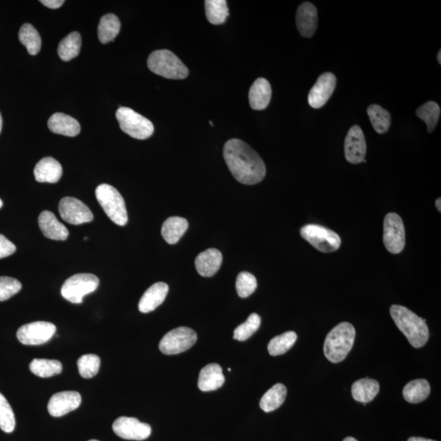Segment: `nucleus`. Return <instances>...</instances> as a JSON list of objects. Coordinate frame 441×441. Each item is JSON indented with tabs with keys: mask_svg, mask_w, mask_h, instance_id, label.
Listing matches in <instances>:
<instances>
[{
	"mask_svg": "<svg viewBox=\"0 0 441 441\" xmlns=\"http://www.w3.org/2000/svg\"><path fill=\"white\" fill-rule=\"evenodd\" d=\"M114 433L120 438L129 440H144L149 438L151 428L135 417H119L114 422Z\"/></svg>",
	"mask_w": 441,
	"mask_h": 441,
	"instance_id": "ddd939ff",
	"label": "nucleus"
},
{
	"mask_svg": "<svg viewBox=\"0 0 441 441\" xmlns=\"http://www.w3.org/2000/svg\"><path fill=\"white\" fill-rule=\"evenodd\" d=\"M379 390L380 386L377 380L363 378L353 383L351 394L355 401L367 403L374 400Z\"/></svg>",
	"mask_w": 441,
	"mask_h": 441,
	"instance_id": "a878e982",
	"label": "nucleus"
},
{
	"mask_svg": "<svg viewBox=\"0 0 441 441\" xmlns=\"http://www.w3.org/2000/svg\"><path fill=\"white\" fill-rule=\"evenodd\" d=\"M287 396V388L284 384L277 383L264 394L260 401V408L264 412L275 411L284 403Z\"/></svg>",
	"mask_w": 441,
	"mask_h": 441,
	"instance_id": "bb28decb",
	"label": "nucleus"
},
{
	"mask_svg": "<svg viewBox=\"0 0 441 441\" xmlns=\"http://www.w3.org/2000/svg\"><path fill=\"white\" fill-rule=\"evenodd\" d=\"M356 329L351 324L342 322L328 333L324 341V353L332 363H340L352 349Z\"/></svg>",
	"mask_w": 441,
	"mask_h": 441,
	"instance_id": "7ed1b4c3",
	"label": "nucleus"
},
{
	"mask_svg": "<svg viewBox=\"0 0 441 441\" xmlns=\"http://www.w3.org/2000/svg\"><path fill=\"white\" fill-rule=\"evenodd\" d=\"M438 60L440 64H441V51H439L438 55Z\"/></svg>",
	"mask_w": 441,
	"mask_h": 441,
	"instance_id": "09e8293b",
	"label": "nucleus"
},
{
	"mask_svg": "<svg viewBox=\"0 0 441 441\" xmlns=\"http://www.w3.org/2000/svg\"><path fill=\"white\" fill-rule=\"evenodd\" d=\"M224 156L231 173L240 183L258 184L266 176V165L262 158L240 139H231L226 142Z\"/></svg>",
	"mask_w": 441,
	"mask_h": 441,
	"instance_id": "f257e3e1",
	"label": "nucleus"
},
{
	"mask_svg": "<svg viewBox=\"0 0 441 441\" xmlns=\"http://www.w3.org/2000/svg\"><path fill=\"white\" fill-rule=\"evenodd\" d=\"M194 263L199 275L212 277L221 267L222 254L217 249H208L198 255Z\"/></svg>",
	"mask_w": 441,
	"mask_h": 441,
	"instance_id": "5701e85b",
	"label": "nucleus"
},
{
	"mask_svg": "<svg viewBox=\"0 0 441 441\" xmlns=\"http://www.w3.org/2000/svg\"><path fill=\"white\" fill-rule=\"evenodd\" d=\"M120 22L114 14H106L101 18L99 26V39L101 44L113 41L120 31Z\"/></svg>",
	"mask_w": 441,
	"mask_h": 441,
	"instance_id": "c85d7f7f",
	"label": "nucleus"
},
{
	"mask_svg": "<svg viewBox=\"0 0 441 441\" xmlns=\"http://www.w3.org/2000/svg\"><path fill=\"white\" fill-rule=\"evenodd\" d=\"M408 441H436L434 440L426 439L422 438H410Z\"/></svg>",
	"mask_w": 441,
	"mask_h": 441,
	"instance_id": "c03bdc74",
	"label": "nucleus"
},
{
	"mask_svg": "<svg viewBox=\"0 0 441 441\" xmlns=\"http://www.w3.org/2000/svg\"><path fill=\"white\" fill-rule=\"evenodd\" d=\"M272 86L266 78H259L255 81L249 92L250 106L255 110H263L267 108L272 99Z\"/></svg>",
	"mask_w": 441,
	"mask_h": 441,
	"instance_id": "412c9836",
	"label": "nucleus"
},
{
	"mask_svg": "<svg viewBox=\"0 0 441 441\" xmlns=\"http://www.w3.org/2000/svg\"><path fill=\"white\" fill-rule=\"evenodd\" d=\"M301 238L322 253H333L340 248L342 240L335 231L326 227L309 224L300 231Z\"/></svg>",
	"mask_w": 441,
	"mask_h": 441,
	"instance_id": "6e6552de",
	"label": "nucleus"
},
{
	"mask_svg": "<svg viewBox=\"0 0 441 441\" xmlns=\"http://www.w3.org/2000/svg\"><path fill=\"white\" fill-rule=\"evenodd\" d=\"M430 392L428 381L416 379L406 385L403 390V397L408 403H419L424 401L429 397Z\"/></svg>",
	"mask_w": 441,
	"mask_h": 441,
	"instance_id": "cd10ccee",
	"label": "nucleus"
},
{
	"mask_svg": "<svg viewBox=\"0 0 441 441\" xmlns=\"http://www.w3.org/2000/svg\"><path fill=\"white\" fill-rule=\"evenodd\" d=\"M78 372L83 378H91L99 373L101 360L94 354L82 356L77 362Z\"/></svg>",
	"mask_w": 441,
	"mask_h": 441,
	"instance_id": "4c0bfd02",
	"label": "nucleus"
},
{
	"mask_svg": "<svg viewBox=\"0 0 441 441\" xmlns=\"http://www.w3.org/2000/svg\"><path fill=\"white\" fill-rule=\"evenodd\" d=\"M82 401L81 394L74 391L56 393L50 398L48 410L51 416L58 417L80 407Z\"/></svg>",
	"mask_w": 441,
	"mask_h": 441,
	"instance_id": "dca6fc26",
	"label": "nucleus"
},
{
	"mask_svg": "<svg viewBox=\"0 0 441 441\" xmlns=\"http://www.w3.org/2000/svg\"><path fill=\"white\" fill-rule=\"evenodd\" d=\"M261 326V317L257 313H252L243 324L236 328L234 331V340L238 341H246L258 331Z\"/></svg>",
	"mask_w": 441,
	"mask_h": 441,
	"instance_id": "e433bc0d",
	"label": "nucleus"
},
{
	"mask_svg": "<svg viewBox=\"0 0 441 441\" xmlns=\"http://www.w3.org/2000/svg\"><path fill=\"white\" fill-rule=\"evenodd\" d=\"M2 206H3V201H2V199H0V208H1Z\"/></svg>",
	"mask_w": 441,
	"mask_h": 441,
	"instance_id": "8fccbe9b",
	"label": "nucleus"
},
{
	"mask_svg": "<svg viewBox=\"0 0 441 441\" xmlns=\"http://www.w3.org/2000/svg\"><path fill=\"white\" fill-rule=\"evenodd\" d=\"M116 119L122 131L138 140L149 138L155 131L154 125L131 108H119L116 111Z\"/></svg>",
	"mask_w": 441,
	"mask_h": 441,
	"instance_id": "423d86ee",
	"label": "nucleus"
},
{
	"mask_svg": "<svg viewBox=\"0 0 441 441\" xmlns=\"http://www.w3.org/2000/svg\"><path fill=\"white\" fill-rule=\"evenodd\" d=\"M345 157L351 164H360L365 160L367 146L365 134L358 125L352 126L345 138Z\"/></svg>",
	"mask_w": 441,
	"mask_h": 441,
	"instance_id": "2eb2a0df",
	"label": "nucleus"
},
{
	"mask_svg": "<svg viewBox=\"0 0 441 441\" xmlns=\"http://www.w3.org/2000/svg\"><path fill=\"white\" fill-rule=\"evenodd\" d=\"M147 66L153 73L170 80H184L189 75L188 68L169 50L153 52L148 58Z\"/></svg>",
	"mask_w": 441,
	"mask_h": 441,
	"instance_id": "20e7f679",
	"label": "nucleus"
},
{
	"mask_svg": "<svg viewBox=\"0 0 441 441\" xmlns=\"http://www.w3.org/2000/svg\"><path fill=\"white\" fill-rule=\"evenodd\" d=\"M204 6L207 19L213 25L224 24L229 16L226 0H207Z\"/></svg>",
	"mask_w": 441,
	"mask_h": 441,
	"instance_id": "2f4dec72",
	"label": "nucleus"
},
{
	"mask_svg": "<svg viewBox=\"0 0 441 441\" xmlns=\"http://www.w3.org/2000/svg\"><path fill=\"white\" fill-rule=\"evenodd\" d=\"M58 210L60 216L69 224L81 225L94 220L90 208L76 198H63L59 203Z\"/></svg>",
	"mask_w": 441,
	"mask_h": 441,
	"instance_id": "f8f14e48",
	"label": "nucleus"
},
{
	"mask_svg": "<svg viewBox=\"0 0 441 441\" xmlns=\"http://www.w3.org/2000/svg\"><path fill=\"white\" fill-rule=\"evenodd\" d=\"M51 132L60 135L76 137L81 133V124L76 119L63 113H55L49 119Z\"/></svg>",
	"mask_w": 441,
	"mask_h": 441,
	"instance_id": "b1692460",
	"label": "nucleus"
},
{
	"mask_svg": "<svg viewBox=\"0 0 441 441\" xmlns=\"http://www.w3.org/2000/svg\"><path fill=\"white\" fill-rule=\"evenodd\" d=\"M416 114L417 117L426 123L428 132L433 133L440 118V108L439 105L435 101H428L417 110Z\"/></svg>",
	"mask_w": 441,
	"mask_h": 441,
	"instance_id": "c9c22d12",
	"label": "nucleus"
},
{
	"mask_svg": "<svg viewBox=\"0 0 441 441\" xmlns=\"http://www.w3.org/2000/svg\"><path fill=\"white\" fill-rule=\"evenodd\" d=\"M197 334L188 327H178L167 333L160 342V350L165 355H176L194 346Z\"/></svg>",
	"mask_w": 441,
	"mask_h": 441,
	"instance_id": "1a4fd4ad",
	"label": "nucleus"
},
{
	"mask_svg": "<svg viewBox=\"0 0 441 441\" xmlns=\"http://www.w3.org/2000/svg\"><path fill=\"white\" fill-rule=\"evenodd\" d=\"M22 290V284L17 278L0 277V301L8 300Z\"/></svg>",
	"mask_w": 441,
	"mask_h": 441,
	"instance_id": "a19ab883",
	"label": "nucleus"
},
{
	"mask_svg": "<svg viewBox=\"0 0 441 441\" xmlns=\"http://www.w3.org/2000/svg\"><path fill=\"white\" fill-rule=\"evenodd\" d=\"M61 164L53 157H45L35 167L34 174L37 182L57 183L63 176Z\"/></svg>",
	"mask_w": 441,
	"mask_h": 441,
	"instance_id": "6ab92c4d",
	"label": "nucleus"
},
{
	"mask_svg": "<svg viewBox=\"0 0 441 441\" xmlns=\"http://www.w3.org/2000/svg\"><path fill=\"white\" fill-rule=\"evenodd\" d=\"M188 226V222L185 218L171 217L162 226L161 235L167 243L175 244L183 238Z\"/></svg>",
	"mask_w": 441,
	"mask_h": 441,
	"instance_id": "393cba45",
	"label": "nucleus"
},
{
	"mask_svg": "<svg viewBox=\"0 0 441 441\" xmlns=\"http://www.w3.org/2000/svg\"><path fill=\"white\" fill-rule=\"evenodd\" d=\"M225 383L222 367L216 363L203 367L199 373L198 387L202 392L216 391Z\"/></svg>",
	"mask_w": 441,
	"mask_h": 441,
	"instance_id": "4be33fe9",
	"label": "nucleus"
},
{
	"mask_svg": "<svg viewBox=\"0 0 441 441\" xmlns=\"http://www.w3.org/2000/svg\"><path fill=\"white\" fill-rule=\"evenodd\" d=\"M336 85L337 78L333 73L322 74L309 92V105L314 109L322 108L331 99L335 90Z\"/></svg>",
	"mask_w": 441,
	"mask_h": 441,
	"instance_id": "4468645a",
	"label": "nucleus"
},
{
	"mask_svg": "<svg viewBox=\"0 0 441 441\" xmlns=\"http://www.w3.org/2000/svg\"><path fill=\"white\" fill-rule=\"evenodd\" d=\"M16 420L13 408L6 398L0 393V429L11 433L15 429Z\"/></svg>",
	"mask_w": 441,
	"mask_h": 441,
	"instance_id": "58836bf2",
	"label": "nucleus"
},
{
	"mask_svg": "<svg viewBox=\"0 0 441 441\" xmlns=\"http://www.w3.org/2000/svg\"><path fill=\"white\" fill-rule=\"evenodd\" d=\"M81 36L78 32H72L64 38L58 45V53L64 62L71 61L81 52Z\"/></svg>",
	"mask_w": 441,
	"mask_h": 441,
	"instance_id": "c756f323",
	"label": "nucleus"
},
{
	"mask_svg": "<svg viewBox=\"0 0 441 441\" xmlns=\"http://www.w3.org/2000/svg\"><path fill=\"white\" fill-rule=\"evenodd\" d=\"M30 369L40 378H50L62 373L63 365L56 360L34 359L30 364Z\"/></svg>",
	"mask_w": 441,
	"mask_h": 441,
	"instance_id": "72a5a7b5",
	"label": "nucleus"
},
{
	"mask_svg": "<svg viewBox=\"0 0 441 441\" xmlns=\"http://www.w3.org/2000/svg\"><path fill=\"white\" fill-rule=\"evenodd\" d=\"M18 37L21 44L25 46L29 54L35 56L39 53L42 41L39 32L30 23H26L21 27Z\"/></svg>",
	"mask_w": 441,
	"mask_h": 441,
	"instance_id": "473e14b6",
	"label": "nucleus"
},
{
	"mask_svg": "<svg viewBox=\"0 0 441 441\" xmlns=\"http://www.w3.org/2000/svg\"><path fill=\"white\" fill-rule=\"evenodd\" d=\"M298 335L294 331L285 332L281 335L273 338L269 342L267 349L272 356L284 355L295 344Z\"/></svg>",
	"mask_w": 441,
	"mask_h": 441,
	"instance_id": "f704fd0d",
	"label": "nucleus"
},
{
	"mask_svg": "<svg viewBox=\"0 0 441 441\" xmlns=\"http://www.w3.org/2000/svg\"><path fill=\"white\" fill-rule=\"evenodd\" d=\"M367 113L376 132L383 134L388 131L391 126L392 116L387 110L379 105L374 104L369 106Z\"/></svg>",
	"mask_w": 441,
	"mask_h": 441,
	"instance_id": "7c9ffc66",
	"label": "nucleus"
},
{
	"mask_svg": "<svg viewBox=\"0 0 441 441\" xmlns=\"http://www.w3.org/2000/svg\"><path fill=\"white\" fill-rule=\"evenodd\" d=\"M2 127H3V119H2L1 114H0V133H1Z\"/></svg>",
	"mask_w": 441,
	"mask_h": 441,
	"instance_id": "49530a36",
	"label": "nucleus"
},
{
	"mask_svg": "<svg viewBox=\"0 0 441 441\" xmlns=\"http://www.w3.org/2000/svg\"><path fill=\"white\" fill-rule=\"evenodd\" d=\"M88 441H99V440H88Z\"/></svg>",
	"mask_w": 441,
	"mask_h": 441,
	"instance_id": "3c124183",
	"label": "nucleus"
},
{
	"mask_svg": "<svg viewBox=\"0 0 441 441\" xmlns=\"http://www.w3.org/2000/svg\"><path fill=\"white\" fill-rule=\"evenodd\" d=\"M435 207H436V208H438L439 212L441 211V199H440V198L436 199Z\"/></svg>",
	"mask_w": 441,
	"mask_h": 441,
	"instance_id": "a18cd8bd",
	"label": "nucleus"
},
{
	"mask_svg": "<svg viewBox=\"0 0 441 441\" xmlns=\"http://www.w3.org/2000/svg\"><path fill=\"white\" fill-rule=\"evenodd\" d=\"M297 27L301 36L310 38L315 33L318 26V13L314 4L301 3L296 14Z\"/></svg>",
	"mask_w": 441,
	"mask_h": 441,
	"instance_id": "f3484780",
	"label": "nucleus"
},
{
	"mask_svg": "<svg viewBox=\"0 0 441 441\" xmlns=\"http://www.w3.org/2000/svg\"><path fill=\"white\" fill-rule=\"evenodd\" d=\"M95 194L97 201L111 221L120 226L127 224L126 206L117 189L108 184H101L97 188Z\"/></svg>",
	"mask_w": 441,
	"mask_h": 441,
	"instance_id": "39448f33",
	"label": "nucleus"
},
{
	"mask_svg": "<svg viewBox=\"0 0 441 441\" xmlns=\"http://www.w3.org/2000/svg\"><path fill=\"white\" fill-rule=\"evenodd\" d=\"M236 290L240 298L246 299L253 294L258 287L257 278L253 274L242 272L236 278Z\"/></svg>",
	"mask_w": 441,
	"mask_h": 441,
	"instance_id": "ea45409f",
	"label": "nucleus"
},
{
	"mask_svg": "<svg viewBox=\"0 0 441 441\" xmlns=\"http://www.w3.org/2000/svg\"><path fill=\"white\" fill-rule=\"evenodd\" d=\"M99 278L92 274H76L65 281L61 290L63 298L72 303L81 304L83 297L92 294L99 285Z\"/></svg>",
	"mask_w": 441,
	"mask_h": 441,
	"instance_id": "0eeeda50",
	"label": "nucleus"
},
{
	"mask_svg": "<svg viewBox=\"0 0 441 441\" xmlns=\"http://www.w3.org/2000/svg\"><path fill=\"white\" fill-rule=\"evenodd\" d=\"M383 243L388 252L398 254L406 246V229L401 216L389 213L383 222Z\"/></svg>",
	"mask_w": 441,
	"mask_h": 441,
	"instance_id": "9d476101",
	"label": "nucleus"
},
{
	"mask_svg": "<svg viewBox=\"0 0 441 441\" xmlns=\"http://www.w3.org/2000/svg\"><path fill=\"white\" fill-rule=\"evenodd\" d=\"M39 226L45 238L53 240H66L69 231L52 212L44 211L39 217Z\"/></svg>",
	"mask_w": 441,
	"mask_h": 441,
	"instance_id": "aec40b11",
	"label": "nucleus"
},
{
	"mask_svg": "<svg viewBox=\"0 0 441 441\" xmlns=\"http://www.w3.org/2000/svg\"><path fill=\"white\" fill-rule=\"evenodd\" d=\"M15 244L8 240L6 236L0 234V259L10 256L16 252Z\"/></svg>",
	"mask_w": 441,
	"mask_h": 441,
	"instance_id": "79ce46f5",
	"label": "nucleus"
},
{
	"mask_svg": "<svg viewBox=\"0 0 441 441\" xmlns=\"http://www.w3.org/2000/svg\"><path fill=\"white\" fill-rule=\"evenodd\" d=\"M343 441H358V440H357L355 438H350V436H349V438H345L344 440H343Z\"/></svg>",
	"mask_w": 441,
	"mask_h": 441,
	"instance_id": "de8ad7c7",
	"label": "nucleus"
},
{
	"mask_svg": "<svg viewBox=\"0 0 441 441\" xmlns=\"http://www.w3.org/2000/svg\"><path fill=\"white\" fill-rule=\"evenodd\" d=\"M57 331L55 324L46 322L26 324L18 329L17 337L22 344L38 346L48 342Z\"/></svg>",
	"mask_w": 441,
	"mask_h": 441,
	"instance_id": "9b49d317",
	"label": "nucleus"
},
{
	"mask_svg": "<svg viewBox=\"0 0 441 441\" xmlns=\"http://www.w3.org/2000/svg\"><path fill=\"white\" fill-rule=\"evenodd\" d=\"M390 314L394 324L415 348L424 347L428 341L429 329L426 320L408 310L406 306L392 305Z\"/></svg>",
	"mask_w": 441,
	"mask_h": 441,
	"instance_id": "f03ea898",
	"label": "nucleus"
},
{
	"mask_svg": "<svg viewBox=\"0 0 441 441\" xmlns=\"http://www.w3.org/2000/svg\"><path fill=\"white\" fill-rule=\"evenodd\" d=\"M40 3L49 8L57 9L62 7L65 1L63 0H41Z\"/></svg>",
	"mask_w": 441,
	"mask_h": 441,
	"instance_id": "37998d69",
	"label": "nucleus"
},
{
	"mask_svg": "<svg viewBox=\"0 0 441 441\" xmlns=\"http://www.w3.org/2000/svg\"><path fill=\"white\" fill-rule=\"evenodd\" d=\"M169 285L164 282H158L151 285L142 295L139 301L138 309L142 313H149L164 303L169 292Z\"/></svg>",
	"mask_w": 441,
	"mask_h": 441,
	"instance_id": "a211bd4d",
	"label": "nucleus"
}]
</instances>
